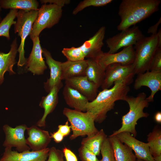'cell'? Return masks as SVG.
Wrapping results in <instances>:
<instances>
[{
    "label": "cell",
    "mask_w": 161,
    "mask_h": 161,
    "mask_svg": "<svg viewBox=\"0 0 161 161\" xmlns=\"http://www.w3.org/2000/svg\"><path fill=\"white\" fill-rule=\"evenodd\" d=\"M40 1L41 4L51 3L61 7L65 5L69 4L71 1L69 0H41Z\"/></svg>",
    "instance_id": "37"
},
{
    "label": "cell",
    "mask_w": 161,
    "mask_h": 161,
    "mask_svg": "<svg viewBox=\"0 0 161 161\" xmlns=\"http://www.w3.org/2000/svg\"><path fill=\"white\" fill-rule=\"evenodd\" d=\"M134 58V49L133 46H130L124 48L117 53L109 54L103 52L95 60L101 67L105 70L108 65L113 64L125 65L133 64Z\"/></svg>",
    "instance_id": "11"
},
{
    "label": "cell",
    "mask_w": 161,
    "mask_h": 161,
    "mask_svg": "<svg viewBox=\"0 0 161 161\" xmlns=\"http://www.w3.org/2000/svg\"><path fill=\"white\" fill-rule=\"evenodd\" d=\"M105 31V27H101L92 37L79 47L86 58L96 59L103 52L101 48L104 44Z\"/></svg>",
    "instance_id": "16"
},
{
    "label": "cell",
    "mask_w": 161,
    "mask_h": 161,
    "mask_svg": "<svg viewBox=\"0 0 161 161\" xmlns=\"http://www.w3.org/2000/svg\"><path fill=\"white\" fill-rule=\"evenodd\" d=\"M33 47L29 57L26 59V69L31 72L34 75L43 74L47 66L42 57L41 48L39 36L31 39Z\"/></svg>",
    "instance_id": "12"
},
{
    "label": "cell",
    "mask_w": 161,
    "mask_h": 161,
    "mask_svg": "<svg viewBox=\"0 0 161 161\" xmlns=\"http://www.w3.org/2000/svg\"><path fill=\"white\" fill-rule=\"evenodd\" d=\"M124 101L128 103L129 110L122 117L121 126L114 131L111 135L123 132L130 133L133 137L137 135L136 126L137 121L143 117H147L149 114L144 112V109L148 107L149 102L147 99L146 95L144 92L138 94L136 97L127 96Z\"/></svg>",
    "instance_id": "3"
},
{
    "label": "cell",
    "mask_w": 161,
    "mask_h": 161,
    "mask_svg": "<svg viewBox=\"0 0 161 161\" xmlns=\"http://www.w3.org/2000/svg\"><path fill=\"white\" fill-rule=\"evenodd\" d=\"M38 17L30 35L31 39L39 35L44 29L50 28L59 22L62 14V8L53 4H43L38 9Z\"/></svg>",
    "instance_id": "7"
},
{
    "label": "cell",
    "mask_w": 161,
    "mask_h": 161,
    "mask_svg": "<svg viewBox=\"0 0 161 161\" xmlns=\"http://www.w3.org/2000/svg\"><path fill=\"white\" fill-rule=\"evenodd\" d=\"M27 127L25 124H21L13 128L6 124L3 127L5 135L3 145L5 148H16L19 152L30 151V147L26 143L24 132Z\"/></svg>",
    "instance_id": "10"
},
{
    "label": "cell",
    "mask_w": 161,
    "mask_h": 161,
    "mask_svg": "<svg viewBox=\"0 0 161 161\" xmlns=\"http://www.w3.org/2000/svg\"><path fill=\"white\" fill-rule=\"evenodd\" d=\"M2 18L1 17V16H0V23L1 22V21H2Z\"/></svg>",
    "instance_id": "43"
},
{
    "label": "cell",
    "mask_w": 161,
    "mask_h": 161,
    "mask_svg": "<svg viewBox=\"0 0 161 161\" xmlns=\"http://www.w3.org/2000/svg\"><path fill=\"white\" fill-rule=\"evenodd\" d=\"M18 48L17 38H15L10 45L9 52L4 53L0 52V82L1 84L4 80V75L8 72L10 75L15 74L13 67L16 63V58Z\"/></svg>",
    "instance_id": "21"
},
{
    "label": "cell",
    "mask_w": 161,
    "mask_h": 161,
    "mask_svg": "<svg viewBox=\"0 0 161 161\" xmlns=\"http://www.w3.org/2000/svg\"><path fill=\"white\" fill-rule=\"evenodd\" d=\"M113 84L112 87L100 92L95 99L87 104L86 111L92 113L95 122L102 123L108 112L114 109L115 102L124 100L130 91L129 85L124 80L116 81Z\"/></svg>",
    "instance_id": "1"
},
{
    "label": "cell",
    "mask_w": 161,
    "mask_h": 161,
    "mask_svg": "<svg viewBox=\"0 0 161 161\" xmlns=\"http://www.w3.org/2000/svg\"><path fill=\"white\" fill-rule=\"evenodd\" d=\"M88 64L85 76L90 81L99 88L102 85L105 78V70L99 65L97 61L92 58H87Z\"/></svg>",
    "instance_id": "25"
},
{
    "label": "cell",
    "mask_w": 161,
    "mask_h": 161,
    "mask_svg": "<svg viewBox=\"0 0 161 161\" xmlns=\"http://www.w3.org/2000/svg\"><path fill=\"white\" fill-rule=\"evenodd\" d=\"M136 161H145L143 160L137 158Z\"/></svg>",
    "instance_id": "42"
},
{
    "label": "cell",
    "mask_w": 161,
    "mask_h": 161,
    "mask_svg": "<svg viewBox=\"0 0 161 161\" xmlns=\"http://www.w3.org/2000/svg\"><path fill=\"white\" fill-rule=\"evenodd\" d=\"M0 84H1V83H0Z\"/></svg>",
    "instance_id": "44"
},
{
    "label": "cell",
    "mask_w": 161,
    "mask_h": 161,
    "mask_svg": "<svg viewBox=\"0 0 161 161\" xmlns=\"http://www.w3.org/2000/svg\"><path fill=\"white\" fill-rule=\"evenodd\" d=\"M42 53L50 70L49 78L44 83V88L49 92L55 86L62 83L61 62L54 60L50 52L45 48H42Z\"/></svg>",
    "instance_id": "19"
},
{
    "label": "cell",
    "mask_w": 161,
    "mask_h": 161,
    "mask_svg": "<svg viewBox=\"0 0 161 161\" xmlns=\"http://www.w3.org/2000/svg\"><path fill=\"white\" fill-rule=\"evenodd\" d=\"M64 157L62 150L52 147L49 148L48 158L46 161H65Z\"/></svg>",
    "instance_id": "35"
},
{
    "label": "cell",
    "mask_w": 161,
    "mask_h": 161,
    "mask_svg": "<svg viewBox=\"0 0 161 161\" xmlns=\"http://www.w3.org/2000/svg\"><path fill=\"white\" fill-rule=\"evenodd\" d=\"M28 137L26 143L33 151H38L47 148L52 138L49 132L33 125L27 129Z\"/></svg>",
    "instance_id": "17"
},
{
    "label": "cell",
    "mask_w": 161,
    "mask_h": 161,
    "mask_svg": "<svg viewBox=\"0 0 161 161\" xmlns=\"http://www.w3.org/2000/svg\"><path fill=\"white\" fill-rule=\"evenodd\" d=\"M115 136L134 151L137 158L145 161H155L150 152L147 143H144L137 140L127 132H120Z\"/></svg>",
    "instance_id": "13"
},
{
    "label": "cell",
    "mask_w": 161,
    "mask_h": 161,
    "mask_svg": "<svg viewBox=\"0 0 161 161\" xmlns=\"http://www.w3.org/2000/svg\"><path fill=\"white\" fill-rule=\"evenodd\" d=\"M38 2L36 0H1L0 7L5 9L25 11L38 10Z\"/></svg>",
    "instance_id": "27"
},
{
    "label": "cell",
    "mask_w": 161,
    "mask_h": 161,
    "mask_svg": "<svg viewBox=\"0 0 161 161\" xmlns=\"http://www.w3.org/2000/svg\"><path fill=\"white\" fill-rule=\"evenodd\" d=\"M67 60L76 61L85 59V55L79 47L64 48L61 51Z\"/></svg>",
    "instance_id": "31"
},
{
    "label": "cell",
    "mask_w": 161,
    "mask_h": 161,
    "mask_svg": "<svg viewBox=\"0 0 161 161\" xmlns=\"http://www.w3.org/2000/svg\"><path fill=\"white\" fill-rule=\"evenodd\" d=\"M100 153L102 156L100 161H117L108 137L106 139L102 144Z\"/></svg>",
    "instance_id": "32"
},
{
    "label": "cell",
    "mask_w": 161,
    "mask_h": 161,
    "mask_svg": "<svg viewBox=\"0 0 161 161\" xmlns=\"http://www.w3.org/2000/svg\"><path fill=\"white\" fill-rule=\"evenodd\" d=\"M63 113L70 124L72 131L69 137L71 140L79 136H91L98 131L95 125L94 117L90 112L65 107L63 109Z\"/></svg>",
    "instance_id": "5"
},
{
    "label": "cell",
    "mask_w": 161,
    "mask_h": 161,
    "mask_svg": "<svg viewBox=\"0 0 161 161\" xmlns=\"http://www.w3.org/2000/svg\"><path fill=\"white\" fill-rule=\"evenodd\" d=\"M161 23V18L159 19L157 22L155 24L151 26L148 29L147 33L151 34V35L156 34L157 32V29L159 25Z\"/></svg>",
    "instance_id": "40"
},
{
    "label": "cell",
    "mask_w": 161,
    "mask_h": 161,
    "mask_svg": "<svg viewBox=\"0 0 161 161\" xmlns=\"http://www.w3.org/2000/svg\"><path fill=\"white\" fill-rule=\"evenodd\" d=\"M38 13V10L18 11L16 18L17 21L14 24L15 33H17L21 39V43L18 48L19 53L18 66L22 67L25 65L26 58L24 57V47L26 39L32 31L33 25L36 20Z\"/></svg>",
    "instance_id": "6"
},
{
    "label": "cell",
    "mask_w": 161,
    "mask_h": 161,
    "mask_svg": "<svg viewBox=\"0 0 161 161\" xmlns=\"http://www.w3.org/2000/svg\"><path fill=\"white\" fill-rule=\"evenodd\" d=\"M65 81V84L77 91L89 101L94 100L97 95L99 87L85 76L72 78Z\"/></svg>",
    "instance_id": "18"
},
{
    "label": "cell",
    "mask_w": 161,
    "mask_h": 161,
    "mask_svg": "<svg viewBox=\"0 0 161 161\" xmlns=\"http://www.w3.org/2000/svg\"><path fill=\"white\" fill-rule=\"evenodd\" d=\"M58 130L64 137L69 135L71 131V127L69 125L67 120L64 125H60L58 126Z\"/></svg>",
    "instance_id": "38"
},
{
    "label": "cell",
    "mask_w": 161,
    "mask_h": 161,
    "mask_svg": "<svg viewBox=\"0 0 161 161\" xmlns=\"http://www.w3.org/2000/svg\"><path fill=\"white\" fill-rule=\"evenodd\" d=\"M137 75L134 81V88L137 90L143 86L148 87L151 92L147 99L149 102H153L156 93L161 90V72L147 71Z\"/></svg>",
    "instance_id": "14"
},
{
    "label": "cell",
    "mask_w": 161,
    "mask_h": 161,
    "mask_svg": "<svg viewBox=\"0 0 161 161\" xmlns=\"http://www.w3.org/2000/svg\"><path fill=\"white\" fill-rule=\"evenodd\" d=\"M117 161H136L132 150L121 142L115 135L108 137Z\"/></svg>",
    "instance_id": "24"
},
{
    "label": "cell",
    "mask_w": 161,
    "mask_h": 161,
    "mask_svg": "<svg viewBox=\"0 0 161 161\" xmlns=\"http://www.w3.org/2000/svg\"><path fill=\"white\" fill-rule=\"evenodd\" d=\"M63 95L66 103L69 107L76 110L86 112V106L89 101L77 91L65 84Z\"/></svg>",
    "instance_id": "22"
},
{
    "label": "cell",
    "mask_w": 161,
    "mask_h": 161,
    "mask_svg": "<svg viewBox=\"0 0 161 161\" xmlns=\"http://www.w3.org/2000/svg\"><path fill=\"white\" fill-rule=\"evenodd\" d=\"M49 148H47L38 151H30L19 152L5 148L0 161H46Z\"/></svg>",
    "instance_id": "15"
},
{
    "label": "cell",
    "mask_w": 161,
    "mask_h": 161,
    "mask_svg": "<svg viewBox=\"0 0 161 161\" xmlns=\"http://www.w3.org/2000/svg\"><path fill=\"white\" fill-rule=\"evenodd\" d=\"M150 152L153 158L161 155V130L157 126L147 135Z\"/></svg>",
    "instance_id": "28"
},
{
    "label": "cell",
    "mask_w": 161,
    "mask_h": 161,
    "mask_svg": "<svg viewBox=\"0 0 161 161\" xmlns=\"http://www.w3.org/2000/svg\"><path fill=\"white\" fill-rule=\"evenodd\" d=\"M18 12V10L10 9L2 20L0 23V36L4 37L8 40H10L9 30L11 26L16 22L14 19L16 18Z\"/></svg>",
    "instance_id": "29"
},
{
    "label": "cell",
    "mask_w": 161,
    "mask_h": 161,
    "mask_svg": "<svg viewBox=\"0 0 161 161\" xmlns=\"http://www.w3.org/2000/svg\"><path fill=\"white\" fill-rule=\"evenodd\" d=\"M144 36L138 27L135 25L123 30L106 40L107 47L109 49L107 52L114 53L122 48L135 45Z\"/></svg>",
    "instance_id": "8"
},
{
    "label": "cell",
    "mask_w": 161,
    "mask_h": 161,
    "mask_svg": "<svg viewBox=\"0 0 161 161\" xmlns=\"http://www.w3.org/2000/svg\"><path fill=\"white\" fill-rule=\"evenodd\" d=\"M107 137L103 129H101L95 134L83 138L81 141V145L88 149L96 156H98L100 153L102 144Z\"/></svg>",
    "instance_id": "26"
},
{
    "label": "cell",
    "mask_w": 161,
    "mask_h": 161,
    "mask_svg": "<svg viewBox=\"0 0 161 161\" xmlns=\"http://www.w3.org/2000/svg\"><path fill=\"white\" fill-rule=\"evenodd\" d=\"M113 1L112 0H84L80 1L73 10L72 14L75 15L85 8L90 7H102Z\"/></svg>",
    "instance_id": "30"
},
{
    "label": "cell",
    "mask_w": 161,
    "mask_h": 161,
    "mask_svg": "<svg viewBox=\"0 0 161 161\" xmlns=\"http://www.w3.org/2000/svg\"><path fill=\"white\" fill-rule=\"evenodd\" d=\"M161 47V30L149 37H143L135 45L133 64L135 74L149 71L152 59L157 49Z\"/></svg>",
    "instance_id": "4"
},
{
    "label": "cell",
    "mask_w": 161,
    "mask_h": 161,
    "mask_svg": "<svg viewBox=\"0 0 161 161\" xmlns=\"http://www.w3.org/2000/svg\"><path fill=\"white\" fill-rule=\"evenodd\" d=\"M63 86L62 83L55 86L47 96L42 97L39 106L44 109V112L42 117L36 123L37 126L40 127L45 126L46 118L56 107L58 103V93Z\"/></svg>",
    "instance_id": "20"
},
{
    "label": "cell",
    "mask_w": 161,
    "mask_h": 161,
    "mask_svg": "<svg viewBox=\"0 0 161 161\" xmlns=\"http://www.w3.org/2000/svg\"><path fill=\"white\" fill-rule=\"evenodd\" d=\"M154 119L155 121L158 123H161V112H157L154 115Z\"/></svg>",
    "instance_id": "41"
},
{
    "label": "cell",
    "mask_w": 161,
    "mask_h": 161,
    "mask_svg": "<svg viewBox=\"0 0 161 161\" xmlns=\"http://www.w3.org/2000/svg\"><path fill=\"white\" fill-rule=\"evenodd\" d=\"M105 72L104 80L101 86L102 90L110 88L114 82L119 80H124L129 85L133 82L135 75L133 64H111L107 67Z\"/></svg>",
    "instance_id": "9"
},
{
    "label": "cell",
    "mask_w": 161,
    "mask_h": 161,
    "mask_svg": "<svg viewBox=\"0 0 161 161\" xmlns=\"http://www.w3.org/2000/svg\"><path fill=\"white\" fill-rule=\"evenodd\" d=\"M62 151L66 161H78L76 155L69 149L64 147L63 148Z\"/></svg>",
    "instance_id": "36"
},
{
    "label": "cell",
    "mask_w": 161,
    "mask_h": 161,
    "mask_svg": "<svg viewBox=\"0 0 161 161\" xmlns=\"http://www.w3.org/2000/svg\"><path fill=\"white\" fill-rule=\"evenodd\" d=\"M160 0H123L118 14L121 21L117 28L122 31L145 19L157 11Z\"/></svg>",
    "instance_id": "2"
},
{
    "label": "cell",
    "mask_w": 161,
    "mask_h": 161,
    "mask_svg": "<svg viewBox=\"0 0 161 161\" xmlns=\"http://www.w3.org/2000/svg\"><path fill=\"white\" fill-rule=\"evenodd\" d=\"M87 64V60L85 59L76 61L67 60L61 62L62 80L85 76Z\"/></svg>",
    "instance_id": "23"
},
{
    "label": "cell",
    "mask_w": 161,
    "mask_h": 161,
    "mask_svg": "<svg viewBox=\"0 0 161 161\" xmlns=\"http://www.w3.org/2000/svg\"><path fill=\"white\" fill-rule=\"evenodd\" d=\"M78 152L81 161H100L95 154L83 146L81 145Z\"/></svg>",
    "instance_id": "34"
},
{
    "label": "cell",
    "mask_w": 161,
    "mask_h": 161,
    "mask_svg": "<svg viewBox=\"0 0 161 161\" xmlns=\"http://www.w3.org/2000/svg\"><path fill=\"white\" fill-rule=\"evenodd\" d=\"M50 135L52 138L57 143L61 142L64 139V137L58 130L53 133H50Z\"/></svg>",
    "instance_id": "39"
},
{
    "label": "cell",
    "mask_w": 161,
    "mask_h": 161,
    "mask_svg": "<svg viewBox=\"0 0 161 161\" xmlns=\"http://www.w3.org/2000/svg\"><path fill=\"white\" fill-rule=\"evenodd\" d=\"M149 71L161 72V47L156 51L151 61Z\"/></svg>",
    "instance_id": "33"
}]
</instances>
